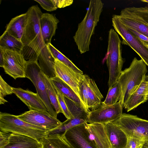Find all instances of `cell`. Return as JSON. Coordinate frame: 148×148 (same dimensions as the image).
Returning <instances> with one entry per match:
<instances>
[{"label": "cell", "instance_id": "obj_1", "mask_svg": "<svg viewBox=\"0 0 148 148\" xmlns=\"http://www.w3.org/2000/svg\"><path fill=\"white\" fill-rule=\"evenodd\" d=\"M26 13L27 21L21 39L24 45L21 53L27 61H37L41 53L47 48L40 28V19L43 13L38 5L31 7Z\"/></svg>", "mask_w": 148, "mask_h": 148}, {"label": "cell", "instance_id": "obj_2", "mask_svg": "<svg viewBox=\"0 0 148 148\" xmlns=\"http://www.w3.org/2000/svg\"><path fill=\"white\" fill-rule=\"evenodd\" d=\"M104 4L101 0H91L85 16L73 36L81 54L89 51L91 39L99 22Z\"/></svg>", "mask_w": 148, "mask_h": 148}, {"label": "cell", "instance_id": "obj_3", "mask_svg": "<svg viewBox=\"0 0 148 148\" xmlns=\"http://www.w3.org/2000/svg\"><path fill=\"white\" fill-rule=\"evenodd\" d=\"M146 66L142 59L138 60L134 58L130 66L122 71L117 82L121 89L119 101L121 102L123 108L146 75L147 72Z\"/></svg>", "mask_w": 148, "mask_h": 148}, {"label": "cell", "instance_id": "obj_4", "mask_svg": "<svg viewBox=\"0 0 148 148\" xmlns=\"http://www.w3.org/2000/svg\"><path fill=\"white\" fill-rule=\"evenodd\" d=\"M121 43L118 33L113 29H111L108 32L105 57L109 74L108 84L109 88L116 82L122 71L124 60L122 56Z\"/></svg>", "mask_w": 148, "mask_h": 148}, {"label": "cell", "instance_id": "obj_5", "mask_svg": "<svg viewBox=\"0 0 148 148\" xmlns=\"http://www.w3.org/2000/svg\"><path fill=\"white\" fill-rule=\"evenodd\" d=\"M0 131L26 136L40 141L49 132L45 129L26 122L17 116L5 112L0 113Z\"/></svg>", "mask_w": 148, "mask_h": 148}, {"label": "cell", "instance_id": "obj_6", "mask_svg": "<svg viewBox=\"0 0 148 148\" xmlns=\"http://www.w3.org/2000/svg\"><path fill=\"white\" fill-rule=\"evenodd\" d=\"M113 122L124 132L127 138L148 140V120L136 115L123 113L119 119Z\"/></svg>", "mask_w": 148, "mask_h": 148}, {"label": "cell", "instance_id": "obj_7", "mask_svg": "<svg viewBox=\"0 0 148 148\" xmlns=\"http://www.w3.org/2000/svg\"><path fill=\"white\" fill-rule=\"evenodd\" d=\"M42 72L37 61H27L26 77L29 79L33 84L37 93L44 104L47 111L51 115L57 118V114L51 103L47 93L42 77Z\"/></svg>", "mask_w": 148, "mask_h": 148}, {"label": "cell", "instance_id": "obj_8", "mask_svg": "<svg viewBox=\"0 0 148 148\" xmlns=\"http://www.w3.org/2000/svg\"><path fill=\"white\" fill-rule=\"evenodd\" d=\"M112 20L114 30L122 38L121 43L130 47L148 66V49L137 38L130 32L116 15H113Z\"/></svg>", "mask_w": 148, "mask_h": 148}, {"label": "cell", "instance_id": "obj_9", "mask_svg": "<svg viewBox=\"0 0 148 148\" xmlns=\"http://www.w3.org/2000/svg\"><path fill=\"white\" fill-rule=\"evenodd\" d=\"M4 59L3 68L5 73L15 79L25 78L27 61L21 52L2 48Z\"/></svg>", "mask_w": 148, "mask_h": 148}, {"label": "cell", "instance_id": "obj_10", "mask_svg": "<svg viewBox=\"0 0 148 148\" xmlns=\"http://www.w3.org/2000/svg\"><path fill=\"white\" fill-rule=\"evenodd\" d=\"M17 116L26 122L41 127L49 133L59 127L62 123L47 110H29Z\"/></svg>", "mask_w": 148, "mask_h": 148}, {"label": "cell", "instance_id": "obj_11", "mask_svg": "<svg viewBox=\"0 0 148 148\" xmlns=\"http://www.w3.org/2000/svg\"><path fill=\"white\" fill-rule=\"evenodd\" d=\"M123 106L118 101L115 104L109 106L101 105L88 113L87 123L105 124L113 122L119 119L123 113Z\"/></svg>", "mask_w": 148, "mask_h": 148}, {"label": "cell", "instance_id": "obj_12", "mask_svg": "<svg viewBox=\"0 0 148 148\" xmlns=\"http://www.w3.org/2000/svg\"><path fill=\"white\" fill-rule=\"evenodd\" d=\"M85 123L75 126L64 134L71 148H96L89 137Z\"/></svg>", "mask_w": 148, "mask_h": 148}, {"label": "cell", "instance_id": "obj_13", "mask_svg": "<svg viewBox=\"0 0 148 148\" xmlns=\"http://www.w3.org/2000/svg\"><path fill=\"white\" fill-rule=\"evenodd\" d=\"M54 59L56 76L69 85L79 98V84L84 75L75 72L58 59Z\"/></svg>", "mask_w": 148, "mask_h": 148}, {"label": "cell", "instance_id": "obj_14", "mask_svg": "<svg viewBox=\"0 0 148 148\" xmlns=\"http://www.w3.org/2000/svg\"><path fill=\"white\" fill-rule=\"evenodd\" d=\"M89 137L96 148H112L104 124L85 123Z\"/></svg>", "mask_w": 148, "mask_h": 148}, {"label": "cell", "instance_id": "obj_15", "mask_svg": "<svg viewBox=\"0 0 148 148\" xmlns=\"http://www.w3.org/2000/svg\"><path fill=\"white\" fill-rule=\"evenodd\" d=\"M59 21L55 15L49 13H43L40 19L42 36L45 44L51 43L52 37L55 35Z\"/></svg>", "mask_w": 148, "mask_h": 148}, {"label": "cell", "instance_id": "obj_16", "mask_svg": "<svg viewBox=\"0 0 148 148\" xmlns=\"http://www.w3.org/2000/svg\"><path fill=\"white\" fill-rule=\"evenodd\" d=\"M12 90L13 93L28 107L30 110H47L37 93L21 88L13 87Z\"/></svg>", "mask_w": 148, "mask_h": 148}, {"label": "cell", "instance_id": "obj_17", "mask_svg": "<svg viewBox=\"0 0 148 148\" xmlns=\"http://www.w3.org/2000/svg\"><path fill=\"white\" fill-rule=\"evenodd\" d=\"M112 148H126L128 138L124 132L112 122L104 124Z\"/></svg>", "mask_w": 148, "mask_h": 148}, {"label": "cell", "instance_id": "obj_18", "mask_svg": "<svg viewBox=\"0 0 148 148\" xmlns=\"http://www.w3.org/2000/svg\"><path fill=\"white\" fill-rule=\"evenodd\" d=\"M148 87V75H146L136 90L132 94L125 107L127 112L136 108L141 104L146 102Z\"/></svg>", "mask_w": 148, "mask_h": 148}, {"label": "cell", "instance_id": "obj_19", "mask_svg": "<svg viewBox=\"0 0 148 148\" xmlns=\"http://www.w3.org/2000/svg\"><path fill=\"white\" fill-rule=\"evenodd\" d=\"M40 142L26 136L11 133L8 144L4 148H42Z\"/></svg>", "mask_w": 148, "mask_h": 148}, {"label": "cell", "instance_id": "obj_20", "mask_svg": "<svg viewBox=\"0 0 148 148\" xmlns=\"http://www.w3.org/2000/svg\"><path fill=\"white\" fill-rule=\"evenodd\" d=\"M27 17L26 12L12 18L7 25L5 31L17 39L21 40Z\"/></svg>", "mask_w": 148, "mask_h": 148}, {"label": "cell", "instance_id": "obj_21", "mask_svg": "<svg viewBox=\"0 0 148 148\" xmlns=\"http://www.w3.org/2000/svg\"><path fill=\"white\" fill-rule=\"evenodd\" d=\"M119 15L138 21L148 27V4L143 7L126 8L121 10Z\"/></svg>", "mask_w": 148, "mask_h": 148}, {"label": "cell", "instance_id": "obj_22", "mask_svg": "<svg viewBox=\"0 0 148 148\" xmlns=\"http://www.w3.org/2000/svg\"><path fill=\"white\" fill-rule=\"evenodd\" d=\"M50 79L55 88L60 91L64 97L73 101L85 110L79 97L69 85L57 76Z\"/></svg>", "mask_w": 148, "mask_h": 148}, {"label": "cell", "instance_id": "obj_23", "mask_svg": "<svg viewBox=\"0 0 148 148\" xmlns=\"http://www.w3.org/2000/svg\"><path fill=\"white\" fill-rule=\"evenodd\" d=\"M88 107L91 110L99 108L103 98L95 81L89 77L88 84Z\"/></svg>", "mask_w": 148, "mask_h": 148}, {"label": "cell", "instance_id": "obj_24", "mask_svg": "<svg viewBox=\"0 0 148 148\" xmlns=\"http://www.w3.org/2000/svg\"><path fill=\"white\" fill-rule=\"evenodd\" d=\"M42 148H71L66 140L64 134H49L40 141Z\"/></svg>", "mask_w": 148, "mask_h": 148}, {"label": "cell", "instance_id": "obj_25", "mask_svg": "<svg viewBox=\"0 0 148 148\" xmlns=\"http://www.w3.org/2000/svg\"><path fill=\"white\" fill-rule=\"evenodd\" d=\"M24 45L19 40L5 31L0 37V47L22 52Z\"/></svg>", "mask_w": 148, "mask_h": 148}, {"label": "cell", "instance_id": "obj_26", "mask_svg": "<svg viewBox=\"0 0 148 148\" xmlns=\"http://www.w3.org/2000/svg\"><path fill=\"white\" fill-rule=\"evenodd\" d=\"M42 77L45 84L47 93L51 103L58 114L60 113H62L58 99L56 89L50 78L43 73Z\"/></svg>", "mask_w": 148, "mask_h": 148}, {"label": "cell", "instance_id": "obj_27", "mask_svg": "<svg viewBox=\"0 0 148 148\" xmlns=\"http://www.w3.org/2000/svg\"><path fill=\"white\" fill-rule=\"evenodd\" d=\"M87 123V119L84 118L74 117L67 119L62 122L60 126L55 130L50 132L49 134H64L69 129L78 125Z\"/></svg>", "mask_w": 148, "mask_h": 148}, {"label": "cell", "instance_id": "obj_28", "mask_svg": "<svg viewBox=\"0 0 148 148\" xmlns=\"http://www.w3.org/2000/svg\"><path fill=\"white\" fill-rule=\"evenodd\" d=\"M47 46L49 52L54 58L58 59L71 68L75 72L83 74L82 71L77 67L71 60L54 47L51 43L49 44Z\"/></svg>", "mask_w": 148, "mask_h": 148}, {"label": "cell", "instance_id": "obj_29", "mask_svg": "<svg viewBox=\"0 0 148 148\" xmlns=\"http://www.w3.org/2000/svg\"><path fill=\"white\" fill-rule=\"evenodd\" d=\"M121 23L129 28L148 38V27L139 22L116 15Z\"/></svg>", "mask_w": 148, "mask_h": 148}, {"label": "cell", "instance_id": "obj_30", "mask_svg": "<svg viewBox=\"0 0 148 148\" xmlns=\"http://www.w3.org/2000/svg\"><path fill=\"white\" fill-rule=\"evenodd\" d=\"M121 93V85L117 82L113 86L109 88L105 100L101 104L105 106L113 105L120 100Z\"/></svg>", "mask_w": 148, "mask_h": 148}, {"label": "cell", "instance_id": "obj_31", "mask_svg": "<svg viewBox=\"0 0 148 148\" xmlns=\"http://www.w3.org/2000/svg\"><path fill=\"white\" fill-rule=\"evenodd\" d=\"M89 76L84 75L79 84V94L80 99L83 104L85 110L88 113L90 111L88 107V84Z\"/></svg>", "mask_w": 148, "mask_h": 148}, {"label": "cell", "instance_id": "obj_32", "mask_svg": "<svg viewBox=\"0 0 148 148\" xmlns=\"http://www.w3.org/2000/svg\"><path fill=\"white\" fill-rule=\"evenodd\" d=\"M12 87L8 84L3 79L1 76H0V104H4L8 102L4 99L7 95L13 93Z\"/></svg>", "mask_w": 148, "mask_h": 148}, {"label": "cell", "instance_id": "obj_33", "mask_svg": "<svg viewBox=\"0 0 148 148\" xmlns=\"http://www.w3.org/2000/svg\"><path fill=\"white\" fill-rule=\"evenodd\" d=\"M56 89L58 102L62 111V113L67 119L74 117L72 116L69 111L64 96L60 91L56 88Z\"/></svg>", "mask_w": 148, "mask_h": 148}, {"label": "cell", "instance_id": "obj_34", "mask_svg": "<svg viewBox=\"0 0 148 148\" xmlns=\"http://www.w3.org/2000/svg\"><path fill=\"white\" fill-rule=\"evenodd\" d=\"M145 141L134 137H128L126 148H141Z\"/></svg>", "mask_w": 148, "mask_h": 148}, {"label": "cell", "instance_id": "obj_35", "mask_svg": "<svg viewBox=\"0 0 148 148\" xmlns=\"http://www.w3.org/2000/svg\"><path fill=\"white\" fill-rule=\"evenodd\" d=\"M45 10L49 11H55L57 9L52 0H34Z\"/></svg>", "mask_w": 148, "mask_h": 148}, {"label": "cell", "instance_id": "obj_36", "mask_svg": "<svg viewBox=\"0 0 148 148\" xmlns=\"http://www.w3.org/2000/svg\"><path fill=\"white\" fill-rule=\"evenodd\" d=\"M52 1L57 8H63L70 5L73 1L72 0H52Z\"/></svg>", "mask_w": 148, "mask_h": 148}, {"label": "cell", "instance_id": "obj_37", "mask_svg": "<svg viewBox=\"0 0 148 148\" xmlns=\"http://www.w3.org/2000/svg\"><path fill=\"white\" fill-rule=\"evenodd\" d=\"M10 134L0 132V148H4L8 144Z\"/></svg>", "mask_w": 148, "mask_h": 148}, {"label": "cell", "instance_id": "obj_38", "mask_svg": "<svg viewBox=\"0 0 148 148\" xmlns=\"http://www.w3.org/2000/svg\"><path fill=\"white\" fill-rule=\"evenodd\" d=\"M130 32L136 37L143 40L148 42V38L129 28L126 27Z\"/></svg>", "mask_w": 148, "mask_h": 148}, {"label": "cell", "instance_id": "obj_39", "mask_svg": "<svg viewBox=\"0 0 148 148\" xmlns=\"http://www.w3.org/2000/svg\"><path fill=\"white\" fill-rule=\"evenodd\" d=\"M4 65V59L2 49L0 48V66L3 67Z\"/></svg>", "mask_w": 148, "mask_h": 148}, {"label": "cell", "instance_id": "obj_40", "mask_svg": "<svg viewBox=\"0 0 148 148\" xmlns=\"http://www.w3.org/2000/svg\"><path fill=\"white\" fill-rule=\"evenodd\" d=\"M138 38L148 49V42Z\"/></svg>", "mask_w": 148, "mask_h": 148}, {"label": "cell", "instance_id": "obj_41", "mask_svg": "<svg viewBox=\"0 0 148 148\" xmlns=\"http://www.w3.org/2000/svg\"><path fill=\"white\" fill-rule=\"evenodd\" d=\"M142 148H148V140L145 142Z\"/></svg>", "mask_w": 148, "mask_h": 148}, {"label": "cell", "instance_id": "obj_42", "mask_svg": "<svg viewBox=\"0 0 148 148\" xmlns=\"http://www.w3.org/2000/svg\"><path fill=\"white\" fill-rule=\"evenodd\" d=\"M146 99H147V100H148V88H147V95H146Z\"/></svg>", "mask_w": 148, "mask_h": 148}, {"label": "cell", "instance_id": "obj_43", "mask_svg": "<svg viewBox=\"0 0 148 148\" xmlns=\"http://www.w3.org/2000/svg\"><path fill=\"white\" fill-rule=\"evenodd\" d=\"M141 1L143 2H146L148 3V0H142Z\"/></svg>", "mask_w": 148, "mask_h": 148}, {"label": "cell", "instance_id": "obj_44", "mask_svg": "<svg viewBox=\"0 0 148 148\" xmlns=\"http://www.w3.org/2000/svg\"><path fill=\"white\" fill-rule=\"evenodd\" d=\"M141 148H142V147Z\"/></svg>", "mask_w": 148, "mask_h": 148}]
</instances>
